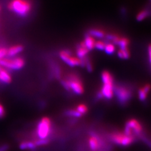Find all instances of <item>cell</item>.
Masks as SVG:
<instances>
[{
	"mask_svg": "<svg viewBox=\"0 0 151 151\" xmlns=\"http://www.w3.org/2000/svg\"><path fill=\"white\" fill-rule=\"evenodd\" d=\"M8 8L16 15L25 17L32 11V5L28 0H11L8 5Z\"/></svg>",
	"mask_w": 151,
	"mask_h": 151,
	"instance_id": "obj_1",
	"label": "cell"
},
{
	"mask_svg": "<svg viewBox=\"0 0 151 151\" xmlns=\"http://www.w3.org/2000/svg\"><path fill=\"white\" fill-rule=\"evenodd\" d=\"M62 85L65 90L72 91L76 95H80L84 92L83 86L80 78L75 74H70L62 81Z\"/></svg>",
	"mask_w": 151,
	"mask_h": 151,
	"instance_id": "obj_2",
	"label": "cell"
},
{
	"mask_svg": "<svg viewBox=\"0 0 151 151\" xmlns=\"http://www.w3.org/2000/svg\"><path fill=\"white\" fill-rule=\"evenodd\" d=\"M101 80L103 86L100 92L103 95V98L110 100L113 97L114 94L113 77L109 71L104 70L101 73Z\"/></svg>",
	"mask_w": 151,
	"mask_h": 151,
	"instance_id": "obj_3",
	"label": "cell"
},
{
	"mask_svg": "<svg viewBox=\"0 0 151 151\" xmlns=\"http://www.w3.org/2000/svg\"><path fill=\"white\" fill-rule=\"evenodd\" d=\"M52 131V122L50 119L44 117L39 122L37 125L36 134L38 139H48Z\"/></svg>",
	"mask_w": 151,
	"mask_h": 151,
	"instance_id": "obj_4",
	"label": "cell"
},
{
	"mask_svg": "<svg viewBox=\"0 0 151 151\" xmlns=\"http://www.w3.org/2000/svg\"><path fill=\"white\" fill-rule=\"evenodd\" d=\"M25 65V61L21 57H7L0 60V65L6 70H19Z\"/></svg>",
	"mask_w": 151,
	"mask_h": 151,
	"instance_id": "obj_5",
	"label": "cell"
},
{
	"mask_svg": "<svg viewBox=\"0 0 151 151\" xmlns=\"http://www.w3.org/2000/svg\"><path fill=\"white\" fill-rule=\"evenodd\" d=\"M110 139L114 143L119 146L127 147L132 145L135 140L134 136L127 135L124 133L116 132L112 133L110 136Z\"/></svg>",
	"mask_w": 151,
	"mask_h": 151,
	"instance_id": "obj_6",
	"label": "cell"
},
{
	"mask_svg": "<svg viewBox=\"0 0 151 151\" xmlns=\"http://www.w3.org/2000/svg\"><path fill=\"white\" fill-rule=\"evenodd\" d=\"M115 93L119 103L122 105H125L131 99L132 93L129 89L123 86H117L114 87Z\"/></svg>",
	"mask_w": 151,
	"mask_h": 151,
	"instance_id": "obj_7",
	"label": "cell"
},
{
	"mask_svg": "<svg viewBox=\"0 0 151 151\" xmlns=\"http://www.w3.org/2000/svg\"><path fill=\"white\" fill-rule=\"evenodd\" d=\"M142 131V125L137 120L130 119L126 123L124 129V133L125 134L132 135L135 134L137 135H139Z\"/></svg>",
	"mask_w": 151,
	"mask_h": 151,
	"instance_id": "obj_8",
	"label": "cell"
},
{
	"mask_svg": "<svg viewBox=\"0 0 151 151\" xmlns=\"http://www.w3.org/2000/svg\"><path fill=\"white\" fill-rule=\"evenodd\" d=\"M60 56L61 60L70 67L78 66L83 64V60L78 58V57L72 56V54L69 50H65L61 51L60 52Z\"/></svg>",
	"mask_w": 151,
	"mask_h": 151,
	"instance_id": "obj_9",
	"label": "cell"
},
{
	"mask_svg": "<svg viewBox=\"0 0 151 151\" xmlns=\"http://www.w3.org/2000/svg\"><path fill=\"white\" fill-rule=\"evenodd\" d=\"M88 146L92 151H99L102 146V141L95 133H92L88 139Z\"/></svg>",
	"mask_w": 151,
	"mask_h": 151,
	"instance_id": "obj_10",
	"label": "cell"
},
{
	"mask_svg": "<svg viewBox=\"0 0 151 151\" xmlns=\"http://www.w3.org/2000/svg\"><path fill=\"white\" fill-rule=\"evenodd\" d=\"M151 90V85L149 83L140 88L138 90V97L141 101H145L148 96V94Z\"/></svg>",
	"mask_w": 151,
	"mask_h": 151,
	"instance_id": "obj_11",
	"label": "cell"
},
{
	"mask_svg": "<svg viewBox=\"0 0 151 151\" xmlns=\"http://www.w3.org/2000/svg\"><path fill=\"white\" fill-rule=\"evenodd\" d=\"M11 81L12 77L11 75L9 73L8 70L2 67L0 69V82L5 84H9Z\"/></svg>",
	"mask_w": 151,
	"mask_h": 151,
	"instance_id": "obj_12",
	"label": "cell"
},
{
	"mask_svg": "<svg viewBox=\"0 0 151 151\" xmlns=\"http://www.w3.org/2000/svg\"><path fill=\"white\" fill-rule=\"evenodd\" d=\"M23 47L22 45H15L12 46L10 48L7 49V54L8 57H14L17 54L20 53L23 50Z\"/></svg>",
	"mask_w": 151,
	"mask_h": 151,
	"instance_id": "obj_13",
	"label": "cell"
},
{
	"mask_svg": "<svg viewBox=\"0 0 151 151\" xmlns=\"http://www.w3.org/2000/svg\"><path fill=\"white\" fill-rule=\"evenodd\" d=\"M89 50L87 49L86 47H85L83 42H82L77 47V57L81 60L85 58L87 54H88Z\"/></svg>",
	"mask_w": 151,
	"mask_h": 151,
	"instance_id": "obj_14",
	"label": "cell"
},
{
	"mask_svg": "<svg viewBox=\"0 0 151 151\" xmlns=\"http://www.w3.org/2000/svg\"><path fill=\"white\" fill-rule=\"evenodd\" d=\"M37 147L35 143L32 141H24L19 145V148L22 150L34 151L37 149Z\"/></svg>",
	"mask_w": 151,
	"mask_h": 151,
	"instance_id": "obj_15",
	"label": "cell"
},
{
	"mask_svg": "<svg viewBox=\"0 0 151 151\" xmlns=\"http://www.w3.org/2000/svg\"><path fill=\"white\" fill-rule=\"evenodd\" d=\"M83 42L88 50H91L95 48V45L96 43L95 38H93L90 35H87Z\"/></svg>",
	"mask_w": 151,
	"mask_h": 151,
	"instance_id": "obj_16",
	"label": "cell"
},
{
	"mask_svg": "<svg viewBox=\"0 0 151 151\" xmlns=\"http://www.w3.org/2000/svg\"><path fill=\"white\" fill-rule=\"evenodd\" d=\"M89 35L92 36L93 38L101 39V38H104L105 37V32L100 29H91L90 31Z\"/></svg>",
	"mask_w": 151,
	"mask_h": 151,
	"instance_id": "obj_17",
	"label": "cell"
},
{
	"mask_svg": "<svg viewBox=\"0 0 151 151\" xmlns=\"http://www.w3.org/2000/svg\"><path fill=\"white\" fill-rule=\"evenodd\" d=\"M130 52L129 49H120L118 52V55L120 58L127 60L130 57Z\"/></svg>",
	"mask_w": 151,
	"mask_h": 151,
	"instance_id": "obj_18",
	"label": "cell"
},
{
	"mask_svg": "<svg viewBox=\"0 0 151 151\" xmlns=\"http://www.w3.org/2000/svg\"><path fill=\"white\" fill-rule=\"evenodd\" d=\"M65 114L70 117H73V118H80L82 115H81L76 109H70L67 110L65 112Z\"/></svg>",
	"mask_w": 151,
	"mask_h": 151,
	"instance_id": "obj_19",
	"label": "cell"
},
{
	"mask_svg": "<svg viewBox=\"0 0 151 151\" xmlns=\"http://www.w3.org/2000/svg\"><path fill=\"white\" fill-rule=\"evenodd\" d=\"M149 15V11L146 10L140 11L136 16V19L138 22H141L145 20Z\"/></svg>",
	"mask_w": 151,
	"mask_h": 151,
	"instance_id": "obj_20",
	"label": "cell"
},
{
	"mask_svg": "<svg viewBox=\"0 0 151 151\" xmlns=\"http://www.w3.org/2000/svg\"><path fill=\"white\" fill-rule=\"evenodd\" d=\"M104 50L106 52V53L108 54H113L115 52V47L114 46L113 44H106Z\"/></svg>",
	"mask_w": 151,
	"mask_h": 151,
	"instance_id": "obj_21",
	"label": "cell"
},
{
	"mask_svg": "<svg viewBox=\"0 0 151 151\" xmlns=\"http://www.w3.org/2000/svg\"><path fill=\"white\" fill-rule=\"evenodd\" d=\"M37 147L45 146L48 145L49 142V139H37L34 142Z\"/></svg>",
	"mask_w": 151,
	"mask_h": 151,
	"instance_id": "obj_22",
	"label": "cell"
},
{
	"mask_svg": "<svg viewBox=\"0 0 151 151\" xmlns=\"http://www.w3.org/2000/svg\"><path fill=\"white\" fill-rule=\"evenodd\" d=\"M76 110L81 114V115H83L86 113L88 108L87 107L86 105L85 104H80L77 106Z\"/></svg>",
	"mask_w": 151,
	"mask_h": 151,
	"instance_id": "obj_23",
	"label": "cell"
},
{
	"mask_svg": "<svg viewBox=\"0 0 151 151\" xmlns=\"http://www.w3.org/2000/svg\"><path fill=\"white\" fill-rule=\"evenodd\" d=\"M105 45H106V43L104 42H103L102 40H98L95 43V48L99 50H104L105 47Z\"/></svg>",
	"mask_w": 151,
	"mask_h": 151,
	"instance_id": "obj_24",
	"label": "cell"
},
{
	"mask_svg": "<svg viewBox=\"0 0 151 151\" xmlns=\"http://www.w3.org/2000/svg\"><path fill=\"white\" fill-rule=\"evenodd\" d=\"M7 54V49L4 47H0V60L5 58Z\"/></svg>",
	"mask_w": 151,
	"mask_h": 151,
	"instance_id": "obj_25",
	"label": "cell"
},
{
	"mask_svg": "<svg viewBox=\"0 0 151 151\" xmlns=\"http://www.w3.org/2000/svg\"><path fill=\"white\" fill-rule=\"evenodd\" d=\"M5 115V108L0 104V119L4 118Z\"/></svg>",
	"mask_w": 151,
	"mask_h": 151,
	"instance_id": "obj_26",
	"label": "cell"
},
{
	"mask_svg": "<svg viewBox=\"0 0 151 151\" xmlns=\"http://www.w3.org/2000/svg\"><path fill=\"white\" fill-rule=\"evenodd\" d=\"M9 147L7 145H4L0 146V151H7L8 150Z\"/></svg>",
	"mask_w": 151,
	"mask_h": 151,
	"instance_id": "obj_27",
	"label": "cell"
},
{
	"mask_svg": "<svg viewBox=\"0 0 151 151\" xmlns=\"http://www.w3.org/2000/svg\"><path fill=\"white\" fill-rule=\"evenodd\" d=\"M148 54H149V57L151 56V44H150V45L148 46Z\"/></svg>",
	"mask_w": 151,
	"mask_h": 151,
	"instance_id": "obj_28",
	"label": "cell"
},
{
	"mask_svg": "<svg viewBox=\"0 0 151 151\" xmlns=\"http://www.w3.org/2000/svg\"><path fill=\"white\" fill-rule=\"evenodd\" d=\"M150 63H151V56L150 57Z\"/></svg>",
	"mask_w": 151,
	"mask_h": 151,
	"instance_id": "obj_29",
	"label": "cell"
},
{
	"mask_svg": "<svg viewBox=\"0 0 151 151\" xmlns=\"http://www.w3.org/2000/svg\"><path fill=\"white\" fill-rule=\"evenodd\" d=\"M1 6H0V11H1Z\"/></svg>",
	"mask_w": 151,
	"mask_h": 151,
	"instance_id": "obj_30",
	"label": "cell"
}]
</instances>
